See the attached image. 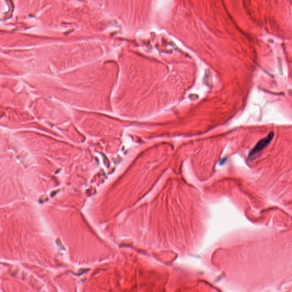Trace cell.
<instances>
[{
	"instance_id": "6da1fadb",
	"label": "cell",
	"mask_w": 292,
	"mask_h": 292,
	"mask_svg": "<svg viewBox=\"0 0 292 292\" xmlns=\"http://www.w3.org/2000/svg\"><path fill=\"white\" fill-rule=\"evenodd\" d=\"M274 137V134L273 132H270L268 134V135L266 138H264L258 142L256 144V145L253 147V148L252 149L249 153V156H252L253 155H256V153L259 152L261 151L262 150L267 147V146L272 141V139Z\"/></svg>"
}]
</instances>
